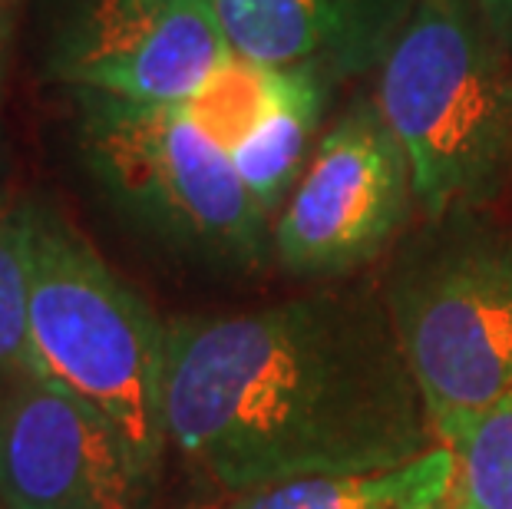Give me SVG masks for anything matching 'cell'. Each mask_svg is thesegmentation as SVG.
Instances as JSON below:
<instances>
[{
	"instance_id": "cell-8",
	"label": "cell",
	"mask_w": 512,
	"mask_h": 509,
	"mask_svg": "<svg viewBox=\"0 0 512 509\" xmlns=\"http://www.w3.org/2000/svg\"><path fill=\"white\" fill-rule=\"evenodd\" d=\"M156 473L103 410L37 377L0 394V506L149 509Z\"/></svg>"
},
{
	"instance_id": "cell-13",
	"label": "cell",
	"mask_w": 512,
	"mask_h": 509,
	"mask_svg": "<svg viewBox=\"0 0 512 509\" xmlns=\"http://www.w3.org/2000/svg\"><path fill=\"white\" fill-rule=\"evenodd\" d=\"M43 377L30 341L27 252L17 205L0 212V394Z\"/></svg>"
},
{
	"instance_id": "cell-5",
	"label": "cell",
	"mask_w": 512,
	"mask_h": 509,
	"mask_svg": "<svg viewBox=\"0 0 512 509\" xmlns=\"http://www.w3.org/2000/svg\"><path fill=\"white\" fill-rule=\"evenodd\" d=\"M73 93L80 159L119 215L195 262L235 272L265 262L271 219L185 106Z\"/></svg>"
},
{
	"instance_id": "cell-12",
	"label": "cell",
	"mask_w": 512,
	"mask_h": 509,
	"mask_svg": "<svg viewBox=\"0 0 512 509\" xmlns=\"http://www.w3.org/2000/svg\"><path fill=\"white\" fill-rule=\"evenodd\" d=\"M450 453L456 460L450 509H512V391Z\"/></svg>"
},
{
	"instance_id": "cell-1",
	"label": "cell",
	"mask_w": 512,
	"mask_h": 509,
	"mask_svg": "<svg viewBox=\"0 0 512 509\" xmlns=\"http://www.w3.org/2000/svg\"><path fill=\"white\" fill-rule=\"evenodd\" d=\"M166 443L222 496L384 473L437 447L387 305L304 295L166 324Z\"/></svg>"
},
{
	"instance_id": "cell-16",
	"label": "cell",
	"mask_w": 512,
	"mask_h": 509,
	"mask_svg": "<svg viewBox=\"0 0 512 509\" xmlns=\"http://www.w3.org/2000/svg\"><path fill=\"white\" fill-rule=\"evenodd\" d=\"M446 509H450V506H446Z\"/></svg>"
},
{
	"instance_id": "cell-3",
	"label": "cell",
	"mask_w": 512,
	"mask_h": 509,
	"mask_svg": "<svg viewBox=\"0 0 512 509\" xmlns=\"http://www.w3.org/2000/svg\"><path fill=\"white\" fill-rule=\"evenodd\" d=\"M27 252L30 341L47 381L103 410L159 476L166 453V324L57 205H17Z\"/></svg>"
},
{
	"instance_id": "cell-9",
	"label": "cell",
	"mask_w": 512,
	"mask_h": 509,
	"mask_svg": "<svg viewBox=\"0 0 512 509\" xmlns=\"http://www.w3.org/2000/svg\"><path fill=\"white\" fill-rule=\"evenodd\" d=\"M331 77L314 67H258L238 57L189 110L232 156L268 219L285 209L308 169Z\"/></svg>"
},
{
	"instance_id": "cell-6",
	"label": "cell",
	"mask_w": 512,
	"mask_h": 509,
	"mask_svg": "<svg viewBox=\"0 0 512 509\" xmlns=\"http://www.w3.org/2000/svg\"><path fill=\"white\" fill-rule=\"evenodd\" d=\"M413 205L407 153L374 96H361L318 139L275 215L271 252L301 278L351 275L394 242Z\"/></svg>"
},
{
	"instance_id": "cell-11",
	"label": "cell",
	"mask_w": 512,
	"mask_h": 509,
	"mask_svg": "<svg viewBox=\"0 0 512 509\" xmlns=\"http://www.w3.org/2000/svg\"><path fill=\"white\" fill-rule=\"evenodd\" d=\"M456 460L446 447L384 473L311 476L225 496L212 509H446L453 496Z\"/></svg>"
},
{
	"instance_id": "cell-14",
	"label": "cell",
	"mask_w": 512,
	"mask_h": 509,
	"mask_svg": "<svg viewBox=\"0 0 512 509\" xmlns=\"http://www.w3.org/2000/svg\"><path fill=\"white\" fill-rule=\"evenodd\" d=\"M486 24L496 30V37L512 50V0H473Z\"/></svg>"
},
{
	"instance_id": "cell-7",
	"label": "cell",
	"mask_w": 512,
	"mask_h": 509,
	"mask_svg": "<svg viewBox=\"0 0 512 509\" xmlns=\"http://www.w3.org/2000/svg\"><path fill=\"white\" fill-rule=\"evenodd\" d=\"M209 0H67L50 70L86 93L189 106L235 67Z\"/></svg>"
},
{
	"instance_id": "cell-10",
	"label": "cell",
	"mask_w": 512,
	"mask_h": 509,
	"mask_svg": "<svg viewBox=\"0 0 512 509\" xmlns=\"http://www.w3.org/2000/svg\"><path fill=\"white\" fill-rule=\"evenodd\" d=\"M235 57L361 77L384 63L417 0H209Z\"/></svg>"
},
{
	"instance_id": "cell-2",
	"label": "cell",
	"mask_w": 512,
	"mask_h": 509,
	"mask_svg": "<svg viewBox=\"0 0 512 509\" xmlns=\"http://www.w3.org/2000/svg\"><path fill=\"white\" fill-rule=\"evenodd\" d=\"M374 100L427 222L479 212L512 179V50L473 0H417Z\"/></svg>"
},
{
	"instance_id": "cell-17",
	"label": "cell",
	"mask_w": 512,
	"mask_h": 509,
	"mask_svg": "<svg viewBox=\"0 0 512 509\" xmlns=\"http://www.w3.org/2000/svg\"><path fill=\"white\" fill-rule=\"evenodd\" d=\"M0 509H4V506H0Z\"/></svg>"
},
{
	"instance_id": "cell-4",
	"label": "cell",
	"mask_w": 512,
	"mask_h": 509,
	"mask_svg": "<svg viewBox=\"0 0 512 509\" xmlns=\"http://www.w3.org/2000/svg\"><path fill=\"white\" fill-rule=\"evenodd\" d=\"M384 305L437 447L512 391V225L456 212L410 238Z\"/></svg>"
},
{
	"instance_id": "cell-15",
	"label": "cell",
	"mask_w": 512,
	"mask_h": 509,
	"mask_svg": "<svg viewBox=\"0 0 512 509\" xmlns=\"http://www.w3.org/2000/svg\"><path fill=\"white\" fill-rule=\"evenodd\" d=\"M17 14H20V0H0V73H4V60H7L10 37H14Z\"/></svg>"
}]
</instances>
